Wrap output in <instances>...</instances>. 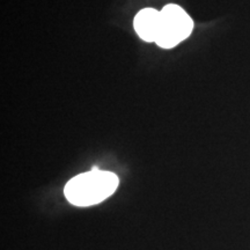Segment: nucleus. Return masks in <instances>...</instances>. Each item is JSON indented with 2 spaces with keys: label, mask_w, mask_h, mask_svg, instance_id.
<instances>
[{
  "label": "nucleus",
  "mask_w": 250,
  "mask_h": 250,
  "mask_svg": "<svg viewBox=\"0 0 250 250\" xmlns=\"http://www.w3.org/2000/svg\"><path fill=\"white\" fill-rule=\"evenodd\" d=\"M118 177L104 170H90L74 176L65 186V197L76 206L99 204L116 191Z\"/></svg>",
  "instance_id": "1"
},
{
  "label": "nucleus",
  "mask_w": 250,
  "mask_h": 250,
  "mask_svg": "<svg viewBox=\"0 0 250 250\" xmlns=\"http://www.w3.org/2000/svg\"><path fill=\"white\" fill-rule=\"evenodd\" d=\"M193 21L179 5L169 4L160 11V24L155 43L164 49H171L192 33Z\"/></svg>",
  "instance_id": "2"
},
{
  "label": "nucleus",
  "mask_w": 250,
  "mask_h": 250,
  "mask_svg": "<svg viewBox=\"0 0 250 250\" xmlns=\"http://www.w3.org/2000/svg\"><path fill=\"white\" fill-rule=\"evenodd\" d=\"M160 24V11L154 8H144L134 17L133 27L143 41L155 43Z\"/></svg>",
  "instance_id": "3"
}]
</instances>
